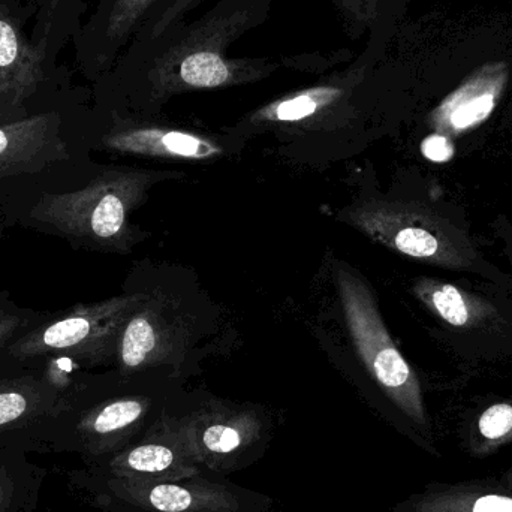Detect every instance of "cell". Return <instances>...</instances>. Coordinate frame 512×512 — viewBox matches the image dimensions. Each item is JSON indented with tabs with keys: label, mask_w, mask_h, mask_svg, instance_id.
<instances>
[{
	"label": "cell",
	"mask_w": 512,
	"mask_h": 512,
	"mask_svg": "<svg viewBox=\"0 0 512 512\" xmlns=\"http://www.w3.org/2000/svg\"><path fill=\"white\" fill-rule=\"evenodd\" d=\"M274 0H216L152 41L131 42L95 83L99 101L156 107L179 93L258 83L283 62L231 57L230 48L270 18Z\"/></svg>",
	"instance_id": "6da1fadb"
},
{
	"label": "cell",
	"mask_w": 512,
	"mask_h": 512,
	"mask_svg": "<svg viewBox=\"0 0 512 512\" xmlns=\"http://www.w3.org/2000/svg\"><path fill=\"white\" fill-rule=\"evenodd\" d=\"M337 285L352 342L381 394L385 417L418 450L441 459L438 429L423 385L394 345L375 297L366 283L346 268H337Z\"/></svg>",
	"instance_id": "7a4b0ae2"
},
{
	"label": "cell",
	"mask_w": 512,
	"mask_h": 512,
	"mask_svg": "<svg viewBox=\"0 0 512 512\" xmlns=\"http://www.w3.org/2000/svg\"><path fill=\"white\" fill-rule=\"evenodd\" d=\"M349 221L375 242L435 267L463 271L512 294V277L480 251L468 224L418 200H369L349 212Z\"/></svg>",
	"instance_id": "3957f363"
},
{
	"label": "cell",
	"mask_w": 512,
	"mask_h": 512,
	"mask_svg": "<svg viewBox=\"0 0 512 512\" xmlns=\"http://www.w3.org/2000/svg\"><path fill=\"white\" fill-rule=\"evenodd\" d=\"M159 424L176 436L201 471L228 478L270 450L273 426L259 409L203 403L182 412L165 408Z\"/></svg>",
	"instance_id": "277c9868"
},
{
	"label": "cell",
	"mask_w": 512,
	"mask_h": 512,
	"mask_svg": "<svg viewBox=\"0 0 512 512\" xmlns=\"http://www.w3.org/2000/svg\"><path fill=\"white\" fill-rule=\"evenodd\" d=\"M93 504L110 512H271L274 499L224 477L140 481L90 472L81 478Z\"/></svg>",
	"instance_id": "5b68a950"
},
{
	"label": "cell",
	"mask_w": 512,
	"mask_h": 512,
	"mask_svg": "<svg viewBox=\"0 0 512 512\" xmlns=\"http://www.w3.org/2000/svg\"><path fill=\"white\" fill-rule=\"evenodd\" d=\"M146 183L147 177L135 171H108L80 191L44 195L32 218L74 245H116Z\"/></svg>",
	"instance_id": "8992f818"
},
{
	"label": "cell",
	"mask_w": 512,
	"mask_h": 512,
	"mask_svg": "<svg viewBox=\"0 0 512 512\" xmlns=\"http://www.w3.org/2000/svg\"><path fill=\"white\" fill-rule=\"evenodd\" d=\"M38 0H0V122L26 116L71 87L66 66L48 62L27 32Z\"/></svg>",
	"instance_id": "52a82bcc"
},
{
	"label": "cell",
	"mask_w": 512,
	"mask_h": 512,
	"mask_svg": "<svg viewBox=\"0 0 512 512\" xmlns=\"http://www.w3.org/2000/svg\"><path fill=\"white\" fill-rule=\"evenodd\" d=\"M156 406L149 394H125L77 411L69 408L54 424L48 442L56 450L80 454L92 465L140 441L164 412Z\"/></svg>",
	"instance_id": "ba28073f"
},
{
	"label": "cell",
	"mask_w": 512,
	"mask_h": 512,
	"mask_svg": "<svg viewBox=\"0 0 512 512\" xmlns=\"http://www.w3.org/2000/svg\"><path fill=\"white\" fill-rule=\"evenodd\" d=\"M140 297L77 306L21 334L6 352L15 360L71 357L98 361L117 346L120 331Z\"/></svg>",
	"instance_id": "9c48e42d"
},
{
	"label": "cell",
	"mask_w": 512,
	"mask_h": 512,
	"mask_svg": "<svg viewBox=\"0 0 512 512\" xmlns=\"http://www.w3.org/2000/svg\"><path fill=\"white\" fill-rule=\"evenodd\" d=\"M414 294L444 324L454 339L495 340L512 345V306H502L480 292L435 277H418Z\"/></svg>",
	"instance_id": "30bf717a"
},
{
	"label": "cell",
	"mask_w": 512,
	"mask_h": 512,
	"mask_svg": "<svg viewBox=\"0 0 512 512\" xmlns=\"http://www.w3.org/2000/svg\"><path fill=\"white\" fill-rule=\"evenodd\" d=\"M165 0H98L92 15L72 39L75 63L87 80L96 81L113 68L150 15Z\"/></svg>",
	"instance_id": "8fae6325"
},
{
	"label": "cell",
	"mask_w": 512,
	"mask_h": 512,
	"mask_svg": "<svg viewBox=\"0 0 512 512\" xmlns=\"http://www.w3.org/2000/svg\"><path fill=\"white\" fill-rule=\"evenodd\" d=\"M71 89L17 119L0 122V177L30 173L66 155L63 102Z\"/></svg>",
	"instance_id": "7c38bea8"
},
{
	"label": "cell",
	"mask_w": 512,
	"mask_h": 512,
	"mask_svg": "<svg viewBox=\"0 0 512 512\" xmlns=\"http://www.w3.org/2000/svg\"><path fill=\"white\" fill-rule=\"evenodd\" d=\"M71 408L59 385L38 373L0 378V450L6 438L20 433L48 442L56 421Z\"/></svg>",
	"instance_id": "4fadbf2b"
},
{
	"label": "cell",
	"mask_w": 512,
	"mask_h": 512,
	"mask_svg": "<svg viewBox=\"0 0 512 512\" xmlns=\"http://www.w3.org/2000/svg\"><path fill=\"white\" fill-rule=\"evenodd\" d=\"M89 466L95 474L140 481H179L206 474L158 421L140 441Z\"/></svg>",
	"instance_id": "5bb4252c"
},
{
	"label": "cell",
	"mask_w": 512,
	"mask_h": 512,
	"mask_svg": "<svg viewBox=\"0 0 512 512\" xmlns=\"http://www.w3.org/2000/svg\"><path fill=\"white\" fill-rule=\"evenodd\" d=\"M393 512H512V484L501 477L433 481L397 502Z\"/></svg>",
	"instance_id": "9a60e30c"
},
{
	"label": "cell",
	"mask_w": 512,
	"mask_h": 512,
	"mask_svg": "<svg viewBox=\"0 0 512 512\" xmlns=\"http://www.w3.org/2000/svg\"><path fill=\"white\" fill-rule=\"evenodd\" d=\"M110 149L164 158L206 159L219 155L221 147L201 135L180 129L138 123L113 111V125L104 137Z\"/></svg>",
	"instance_id": "2e32d148"
},
{
	"label": "cell",
	"mask_w": 512,
	"mask_h": 512,
	"mask_svg": "<svg viewBox=\"0 0 512 512\" xmlns=\"http://www.w3.org/2000/svg\"><path fill=\"white\" fill-rule=\"evenodd\" d=\"M505 81L504 65L484 66L433 111L432 123L436 131L450 137L483 123L495 110Z\"/></svg>",
	"instance_id": "e0dca14e"
},
{
	"label": "cell",
	"mask_w": 512,
	"mask_h": 512,
	"mask_svg": "<svg viewBox=\"0 0 512 512\" xmlns=\"http://www.w3.org/2000/svg\"><path fill=\"white\" fill-rule=\"evenodd\" d=\"M454 436L471 459L496 456L512 445V396L481 400L457 415Z\"/></svg>",
	"instance_id": "ac0fdd59"
},
{
	"label": "cell",
	"mask_w": 512,
	"mask_h": 512,
	"mask_svg": "<svg viewBox=\"0 0 512 512\" xmlns=\"http://www.w3.org/2000/svg\"><path fill=\"white\" fill-rule=\"evenodd\" d=\"M89 0H38L33 18V44L48 62L57 65L63 48L74 39L83 24Z\"/></svg>",
	"instance_id": "d6986e66"
},
{
	"label": "cell",
	"mask_w": 512,
	"mask_h": 512,
	"mask_svg": "<svg viewBox=\"0 0 512 512\" xmlns=\"http://www.w3.org/2000/svg\"><path fill=\"white\" fill-rule=\"evenodd\" d=\"M342 18L349 38L384 35L400 0H327Z\"/></svg>",
	"instance_id": "ffe728a7"
},
{
	"label": "cell",
	"mask_w": 512,
	"mask_h": 512,
	"mask_svg": "<svg viewBox=\"0 0 512 512\" xmlns=\"http://www.w3.org/2000/svg\"><path fill=\"white\" fill-rule=\"evenodd\" d=\"M38 486L39 477L21 451L0 450V510L35 501Z\"/></svg>",
	"instance_id": "44dd1931"
},
{
	"label": "cell",
	"mask_w": 512,
	"mask_h": 512,
	"mask_svg": "<svg viewBox=\"0 0 512 512\" xmlns=\"http://www.w3.org/2000/svg\"><path fill=\"white\" fill-rule=\"evenodd\" d=\"M158 345L155 324L144 313L129 316L117 340L120 364L123 369L135 370L149 363Z\"/></svg>",
	"instance_id": "7402d4cb"
},
{
	"label": "cell",
	"mask_w": 512,
	"mask_h": 512,
	"mask_svg": "<svg viewBox=\"0 0 512 512\" xmlns=\"http://www.w3.org/2000/svg\"><path fill=\"white\" fill-rule=\"evenodd\" d=\"M206 0H165L146 21L131 42H146L158 38L171 27L188 20L189 15Z\"/></svg>",
	"instance_id": "603a6c76"
},
{
	"label": "cell",
	"mask_w": 512,
	"mask_h": 512,
	"mask_svg": "<svg viewBox=\"0 0 512 512\" xmlns=\"http://www.w3.org/2000/svg\"><path fill=\"white\" fill-rule=\"evenodd\" d=\"M27 325V316L20 312H11L0 307V351L8 349L12 342L23 334Z\"/></svg>",
	"instance_id": "cb8c5ba5"
},
{
	"label": "cell",
	"mask_w": 512,
	"mask_h": 512,
	"mask_svg": "<svg viewBox=\"0 0 512 512\" xmlns=\"http://www.w3.org/2000/svg\"><path fill=\"white\" fill-rule=\"evenodd\" d=\"M421 152L430 161L445 162L454 155V146L450 137L436 132V134L430 135L423 141Z\"/></svg>",
	"instance_id": "d4e9b609"
},
{
	"label": "cell",
	"mask_w": 512,
	"mask_h": 512,
	"mask_svg": "<svg viewBox=\"0 0 512 512\" xmlns=\"http://www.w3.org/2000/svg\"><path fill=\"white\" fill-rule=\"evenodd\" d=\"M493 230H495L496 237L501 240L502 254L507 258L512 270V224L505 216H499L493 222Z\"/></svg>",
	"instance_id": "484cf974"
},
{
	"label": "cell",
	"mask_w": 512,
	"mask_h": 512,
	"mask_svg": "<svg viewBox=\"0 0 512 512\" xmlns=\"http://www.w3.org/2000/svg\"><path fill=\"white\" fill-rule=\"evenodd\" d=\"M499 477L504 478V480L507 481V483L512 484V466L510 469H507V471L502 472V474L499 475Z\"/></svg>",
	"instance_id": "4316f807"
},
{
	"label": "cell",
	"mask_w": 512,
	"mask_h": 512,
	"mask_svg": "<svg viewBox=\"0 0 512 512\" xmlns=\"http://www.w3.org/2000/svg\"><path fill=\"white\" fill-rule=\"evenodd\" d=\"M11 2L27 3V2H32V0H11Z\"/></svg>",
	"instance_id": "83f0119b"
}]
</instances>
